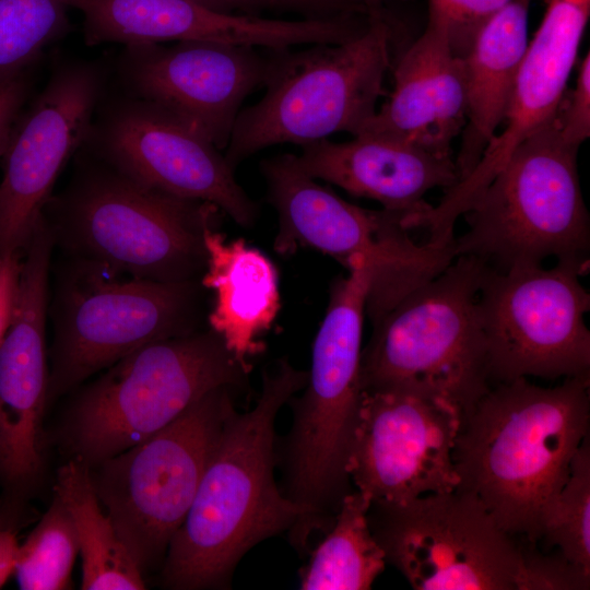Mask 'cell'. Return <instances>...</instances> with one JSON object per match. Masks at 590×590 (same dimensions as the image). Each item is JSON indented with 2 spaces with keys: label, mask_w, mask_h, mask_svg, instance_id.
<instances>
[{
  "label": "cell",
  "mask_w": 590,
  "mask_h": 590,
  "mask_svg": "<svg viewBox=\"0 0 590 590\" xmlns=\"http://www.w3.org/2000/svg\"><path fill=\"white\" fill-rule=\"evenodd\" d=\"M308 371L281 359L264 373L256 405L226 418L187 516L162 564V585L175 590L228 589L243 556L258 543L288 531L305 511L279 489L275 417L302 390Z\"/></svg>",
  "instance_id": "cell-1"
},
{
  "label": "cell",
  "mask_w": 590,
  "mask_h": 590,
  "mask_svg": "<svg viewBox=\"0 0 590 590\" xmlns=\"http://www.w3.org/2000/svg\"><path fill=\"white\" fill-rule=\"evenodd\" d=\"M589 384L590 376L552 388L523 377L499 382L461 418L452 449L458 487L519 543L540 542L541 512L589 435Z\"/></svg>",
  "instance_id": "cell-2"
},
{
  "label": "cell",
  "mask_w": 590,
  "mask_h": 590,
  "mask_svg": "<svg viewBox=\"0 0 590 590\" xmlns=\"http://www.w3.org/2000/svg\"><path fill=\"white\" fill-rule=\"evenodd\" d=\"M67 188L44 210L54 245L109 275L161 282L204 271V228L220 211L132 180L83 150Z\"/></svg>",
  "instance_id": "cell-3"
},
{
  "label": "cell",
  "mask_w": 590,
  "mask_h": 590,
  "mask_svg": "<svg viewBox=\"0 0 590 590\" xmlns=\"http://www.w3.org/2000/svg\"><path fill=\"white\" fill-rule=\"evenodd\" d=\"M346 269L316 335L305 392L288 400L293 424L281 455L282 492L305 511L296 535L302 546L314 532L329 530L352 491L346 464L363 398L362 332L373 272L361 255Z\"/></svg>",
  "instance_id": "cell-4"
},
{
  "label": "cell",
  "mask_w": 590,
  "mask_h": 590,
  "mask_svg": "<svg viewBox=\"0 0 590 590\" xmlns=\"http://www.w3.org/2000/svg\"><path fill=\"white\" fill-rule=\"evenodd\" d=\"M250 369L211 329L145 344L75 394L62 444L71 459L93 468L160 432L210 391L244 388Z\"/></svg>",
  "instance_id": "cell-5"
},
{
  "label": "cell",
  "mask_w": 590,
  "mask_h": 590,
  "mask_svg": "<svg viewBox=\"0 0 590 590\" xmlns=\"http://www.w3.org/2000/svg\"><path fill=\"white\" fill-rule=\"evenodd\" d=\"M484 264L459 256L373 322L363 392L399 389L441 400L461 418L492 388L477 292Z\"/></svg>",
  "instance_id": "cell-6"
},
{
  "label": "cell",
  "mask_w": 590,
  "mask_h": 590,
  "mask_svg": "<svg viewBox=\"0 0 590 590\" xmlns=\"http://www.w3.org/2000/svg\"><path fill=\"white\" fill-rule=\"evenodd\" d=\"M391 30L380 13L339 44L270 50L266 93L241 109L225 158L232 168L283 143L304 145L335 132L356 137L377 110L390 64Z\"/></svg>",
  "instance_id": "cell-7"
},
{
  "label": "cell",
  "mask_w": 590,
  "mask_h": 590,
  "mask_svg": "<svg viewBox=\"0 0 590 590\" xmlns=\"http://www.w3.org/2000/svg\"><path fill=\"white\" fill-rule=\"evenodd\" d=\"M578 149L554 119L521 142L463 214L469 227L455 237L456 257L498 272L542 266L548 257L589 262Z\"/></svg>",
  "instance_id": "cell-8"
},
{
  "label": "cell",
  "mask_w": 590,
  "mask_h": 590,
  "mask_svg": "<svg viewBox=\"0 0 590 590\" xmlns=\"http://www.w3.org/2000/svg\"><path fill=\"white\" fill-rule=\"evenodd\" d=\"M268 201L279 216L274 250L283 256L312 248L345 268L357 255L373 272L366 314L378 317L408 293L444 271L455 259L452 244H417L404 214L352 204L321 186L299 166L297 155L262 161Z\"/></svg>",
  "instance_id": "cell-9"
},
{
  "label": "cell",
  "mask_w": 590,
  "mask_h": 590,
  "mask_svg": "<svg viewBox=\"0 0 590 590\" xmlns=\"http://www.w3.org/2000/svg\"><path fill=\"white\" fill-rule=\"evenodd\" d=\"M71 260L55 288L49 400L145 344L197 331L196 280H122Z\"/></svg>",
  "instance_id": "cell-10"
},
{
  "label": "cell",
  "mask_w": 590,
  "mask_h": 590,
  "mask_svg": "<svg viewBox=\"0 0 590 590\" xmlns=\"http://www.w3.org/2000/svg\"><path fill=\"white\" fill-rule=\"evenodd\" d=\"M216 388L148 439L90 468L98 498L141 571L162 566L228 415Z\"/></svg>",
  "instance_id": "cell-11"
},
{
  "label": "cell",
  "mask_w": 590,
  "mask_h": 590,
  "mask_svg": "<svg viewBox=\"0 0 590 590\" xmlns=\"http://www.w3.org/2000/svg\"><path fill=\"white\" fill-rule=\"evenodd\" d=\"M589 262L551 269L484 266L477 306L492 387L529 376H590V294L580 282Z\"/></svg>",
  "instance_id": "cell-12"
},
{
  "label": "cell",
  "mask_w": 590,
  "mask_h": 590,
  "mask_svg": "<svg viewBox=\"0 0 590 590\" xmlns=\"http://www.w3.org/2000/svg\"><path fill=\"white\" fill-rule=\"evenodd\" d=\"M386 562L416 590H516L520 543L472 493L456 487L369 504Z\"/></svg>",
  "instance_id": "cell-13"
},
{
  "label": "cell",
  "mask_w": 590,
  "mask_h": 590,
  "mask_svg": "<svg viewBox=\"0 0 590 590\" xmlns=\"http://www.w3.org/2000/svg\"><path fill=\"white\" fill-rule=\"evenodd\" d=\"M81 150L144 186L212 203L240 226L258 217L221 150L146 101L125 94L99 103Z\"/></svg>",
  "instance_id": "cell-14"
},
{
  "label": "cell",
  "mask_w": 590,
  "mask_h": 590,
  "mask_svg": "<svg viewBox=\"0 0 590 590\" xmlns=\"http://www.w3.org/2000/svg\"><path fill=\"white\" fill-rule=\"evenodd\" d=\"M105 86L99 62L56 64L13 129L0 181V256L23 253L59 174L86 140Z\"/></svg>",
  "instance_id": "cell-15"
},
{
  "label": "cell",
  "mask_w": 590,
  "mask_h": 590,
  "mask_svg": "<svg viewBox=\"0 0 590 590\" xmlns=\"http://www.w3.org/2000/svg\"><path fill=\"white\" fill-rule=\"evenodd\" d=\"M460 412L399 389L363 392L346 471L370 503H400L456 488L452 449Z\"/></svg>",
  "instance_id": "cell-16"
},
{
  "label": "cell",
  "mask_w": 590,
  "mask_h": 590,
  "mask_svg": "<svg viewBox=\"0 0 590 590\" xmlns=\"http://www.w3.org/2000/svg\"><path fill=\"white\" fill-rule=\"evenodd\" d=\"M267 69L256 47L203 40L128 46L118 63L126 94L168 111L221 151Z\"/></svg>",
  "instance_id": "cell-17"
},
{
  "label": "cell",
  "mask_w": 590,
  "mask_h": 590,
  "mask_svg": "<svg viewBox=\"0 0 590 590\" xmlns=\"http://www.w3.org/2000/svg\"><path fill=\"white\" fill-rule=\"evenodd\" d=\"M590 15V0H547L544 16L528 43L504 117L472 172L446 190L424 223L433 236L453 234L463 215L515 149L551 122L565 95Z\"/></svg>",
  "instance_id": "cell-18"
},
{
  "label": "cell",
  "mask_w": 590,
  "mask_h": 590,
  "mask_svg": "<svg viewBox=\"0 0 590 590\" xmlns=\"http://www.w3.org/2000/svg\"><path fill=\"white\" fill-rule=\"evenodd\" d=\"M389 99L361 134L403 140L451 157V143L467 121L463 56L453 45L445 15L428 8L422 35L399 59Z\"/></svg>",
  "instance_id": "cell-19"
},
{
  "label": "cell",
  "mask_w": 590,
  "mask_h": 590,
  "mask_svg": "<svg viewBox=\"0 0 590 590\" xmlns=\"http://www.w3.org/2000/svg\"><path fill=\"white\" fill-rule=\"evenodd\" d=\"M297 161L310 177L404 214L410 229L417 227L420 217L432 206L424 200L426 192L437 187L447 190L459 181L451 157L375 134H358L345 142L321 139L304 144Z\"/></svg>",
  "instance_id": "cell-20"
},
{
  "label": "cell",
  "mask_w": 590,
  "mask_h": 590,
  "mask_svg": "<svg viewBox=\"0 0 590 590\" xmlns=\"http://www.w3.org/2000/svg\"><path fill=\"white\" fill-rule=\"evenodd\" d=\"M67 4L83 15L87 46L203 40L276 50L287 47L294 36L287 20L222 13L194 0H67Z\"/></svg>",
  "instance_id": "cell-21"
},
{
  "label": "cell",
  "mask_w": 590,
  "mask_h": 590,
  "mask_svg": "<svg viewBox=\"0 0 590 590\" xmlns=\"http://www.w3.org/2000/svg\"><path fill=\"white\" fill-rule=\"evenodd\" d=\"M206 263L201 286L212 291L210 329L245 365L262 351L259 337L280 308L278 272L270 259L244 239L226 240L215 223L203 232Z\"/></svg>",
  "instance_id": "cell-22"
},
{
  "label": "cell",
  "mask_w": 590,
  "mask_h": 590,
  "mask_svg": "<svg viewBox=\"0 0 590 590\" xmlns=\"http://www.w3.org/2000/svg\"><path fill=\"white\" fill-rule=\"evenodd\" d=\"M532 0H510L476 31L463 55L467 121L456 166L459 181L480 161L504 121L515 79L528 46Z\"/></svg>",
  "instance_id": "cell-23"
},
{
  "label": "cell",
  "mask_w": 590,
  "mask_h": 590,
  "mask_svg": "<svg viewBox=\"0 0 590 590\" xmlns=\"http://www.w3.org/2000/svg\"><path fill=\"white\" fill-rule=\"evenodd\" d=\"M54 489L75 530L82 559L81 589H145L143 573L105 511L90 468L70 458L59 468Z\"/></svg>",
  "instance_id": "cell-24"
},
{
  "label": "cell",
  "mask_w": 590,
  "mask_h": 590,
  "mask_svg": "<svg viewBox=\"0 0 590 590\" xmlns=\"http://www.w3.org/2000/svg\"><path fill=\"white\" fill-rule=\"evenodd\" d=\"M369 504V498L357 489L344 496L333 523L310 551V557L300 574V589L371 588L387 562L368 524Z\"/></svg>",
  "instance_id": "cell-25"
},
{
  "label": "cell",
  "mask_w": 590,
  "mask_h": 590,
  "mask_svg": "<svg viewBox=\"0 0 590 590\" xmlns=\"http://www.w3.org/2000/svg\"><path fill=\"white\" fill-rule=\"evenodd\" d=\"M67 0H0V83L21 75L70 27Z\"/></svg>",
  "instance_id": "cell-26"
},
{
  "label": "cell",
  "mask_w": 590,
  "mask_h": 590,
  "mask_svg": "<svg viewBox=\"0 0 590 590\" xmlns=\"http://www.w3.org/2000/svg\"><path fill=\"white\" fill-rule=\"evenodd\" d=\"M79 555L72 520L55 495L47 511L20 543L14 575L23 590H63Z\"/></svg>",
  "instance_id": "cell-27"
},
{
  "label": "cell",
  "mask_w": 590,
  "mask_h": 590,
  "mask_svg": "<svg viewBox=\"0 0 590 590\" xmlns=\"http://www.w3.org/2000/svg\"><path fill=\"white\" fill-rule=\"evenodd\" d=\"M557 547L569 560L590 573V439L574 457L570 474L540 516V542Z\"/></svg>",
  "instance_id": "cell-28"
},
{
  "label": "cell",
  "mask_w": 590,
  "mask_h": 590,
  "mask_svg": "<svg viewBox=\"0 0 590 590\" xmlns=\"http://www.w3.org/2000/svg\"><path fill=\"white\" fill-rule=\"evenodd\" d=\"M590 573L569 560L559 550L542 552L535 544L520 543L516 590H588Z\"/></svg>",
  "instance_id": "cell-29"
},
{
  "label": "cell",
  "mask_w": 590,
  "mask_h": 590,
  "mask_svg": "<svg viewBox=\"0 0 590 590\" xmlns=\"http://www.w3.org/2000/svg\"><path fill=\"white\" fill-rule=\"evenodd\" d=\"M560 137L580 146L590 135V55L582 59L575 87L564 95L554 117Z\"/></svg>",
  "instance_id": "cell-30"
},
{
  "label": "cell",
  "mask_w": 590,
  "mask_h": 590,
  "mask_svg": "<svg viewBox=\"0 0 590 590\" xmlns=\"http://www.w3.org/2000/svg\"><path fill=\"white\" fill-rule=\"evenodd\" d=\"M428 8L447 17L456 50H468L477 28L510 0H427Z\"/></svg>",
  "instance_id": "cell-31"
},
{
  "label": "cell",
  "mask_w": 590,
  "mask_h": 590,
  "mask_svg": "<svg viewBox=\"0 0 590 590\" xmlns=\"http://www.w3.org/2000/svg\"><path fill=\"white\" fill-rule=\"evenodd\" d=\"M22 255L9 252L0 256V345L11 324L15 309Z\"/></svg>",
  "instance_id": "cell-32"
},
{
  "label": "cell",
  "mask_w": 590,
  "mask_h": 590,
  "mask_svg": "<svg viewBox=\"0 0 590 590\" xmlns=\"http://www.w3.org/2000/svg\"><path fill=\"white\" fill-rule=\"evenodd\" d=\"M28 83L23 73L0 83V157L4 155L16 118L26 99Z\"/></svg>",
  "instance_id": "cell-33"
},
{
  "label": "cell",
  "mask_w": 590,
  "mask_h": 590,
  "mask_svg": "<svg viewBox=\"0 0 590 590\" xmlns=\"http://www.w3.org/2000/svg\"><path fill=\"white\" fill-rule=\"evenodd\" d=\"M19 545L13 529L0 527V588L14 575Z\"/></svg>",
  "instance_id": "cell-34"
},
{
  "label": "cell",
  "mask_w": 590,
  "mask_h": 590,
  "mask_svg": "<svg viewBox=\"0 0 590 590\" xmlns=\"http://www.w3.org/2000/svg\"><path fill=\"white\" fill-rule=\"evenodd\" d=\"M357 7L363 13L371 15L380 13L379 9L382 0H349Z\"/></svg>",
  "instance_id": "cell-35"
},
{
  "label": "cell",
  "mask_w": 590,
  "mask_h": 590,
  "mask_svg": "<svg viewBox=\"0 0 590 590\" xmlns=\"http://www.w3.org/2000/svg\"><path fill=\"white\" fill-rule=\"evenodd\" d=\"M347 2H350L349 0H345ZM351 4H353L352 2H350ZM354 5V4H353ZM355 7V5H354ZM356 9H358L357 7H355ZM359 10V9H358ZM361 11V10H359ZM362 12V11H361ZM365 14V13H364Z\"/></svg>",
  "instance_id": "cell-36"
}]
</instances>
